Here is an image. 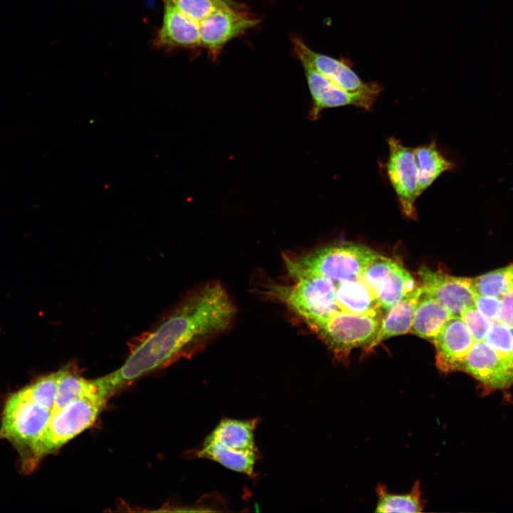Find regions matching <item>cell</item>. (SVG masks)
<instances>
[{"instance_id": "obj_26", "label": "cell", "mask_w": 513, "mask_h": 513, "mask_svg": "<svg viewBox=\"0 0 513 513\" xmlns=\"http://www.w3.org/2000/svg\"><path fill=\"white\" fill-rule=\"evenodd\" d=\"M475 306L490 322L495 321L499 314L501 301L497 297L480 295L476 293Z\"/></svg>"}, {"instance_id": "obj_17", "label": "cell", "mask_w": 513, "mask_h": 513, "mask_svg": "<svg viewBox=\"0 0 513 513\" xmlns=\"http://www.w3.org/2000/svg\"><path fill=\"white\" fill-rule=\"evenodd\" d=\"M452 316L445 306L422 292L414 312L410 332L432 341Z\"/></svg>"}, {"instance_id": "obj_2", "label": "cell", "mask_w": 513, "mask_h": 513, "mask_svg": "<svg viewBox=\"0 0 513 513\" xmlns=\"http://www.w3.org/2000/svg\"><path fill=\"white\" fill-rule=\"evenodd\" d=\"M378 254L368 247L345 242L320 247L296 256L284 257L286 270L294 280L323 277L334 284L361 279L363 272Z\"/></svg>"}, {"instance_id": "obj_7", "label": "cell", "mask_w": 513, "mask_h": 513, "mask_svg": "<svg viewBox=\"0 0 513 513\" xmlns=\"http://www.w3.org/2000/svg\"><path fill=\"white\" fill-rule=\"evenodd\" d=\"M383 309H388L409 295L418 286L400 263L378 254L361 277Z\"/></svg>"}, {"instance_id": "obj_15", "label": "cell", "mask_w": 513, "mask_h": 513, "mask_svg": "<svg viewBox=\"0 0 513 513\" xmlns=\"http://www.w3.org/2000/svg\"><path fill=\"white\" fill-rule=\"evenodd\" d=\"M159 40L162 44L167 46H200V23L185 15L171 0H167Z\"/></svg>"}, {"instance_id": "obj_23", "label": "cell", "mask_w": 513, "mask_h": 513, "mask_svg": "<svg viewBox=\"0 0 513 513\" xmlns=\"http://www.w3.org/2000/svg\"><path fill=\"white\" fill-rule=\"evenodd\" d=\"M185 15L200 22L214 12L237 6L231 0H171Z\"/></svg>"}, {"instance_id": "obj_10", "label": "cell", "mask_w": 513, "mask_h": 513, "mask_svg": "<svg viewBox=\"0 0 513 513\" xmlns=\"http://www.w3.org/2000/svg\"><path fill=\"white\" fill-rule=\"evenodd\" d=\"M423 293L445 306L453 316L475 304L476 292L473 279L452 276L421 267L418 271Z\"/></svg>"}, {"instance_id": "obj_19", "label": "cell", "mask_w": 513, "mask_h": 513, "mask_svg": "<svg viewBox=\"0 0 513 513\" xmlns=\"http://www.w3.org/2000/svg\"><path fill=\"white\" fill-rule=\"evenodd\" d=\"M336 298L341 311L368 314L383 309L368 286L361 279L335 284Z\"/></svg>"}, {"instance_id": "obj_18", "label": "cell", "mask_w": 513, "mask_h": 513, "mask_svg": "<svg viewBox=\"0 0 513 513\" xmlns=\"http://www.w3.org/2000/svg\"><path fill=\"white\" fill-rule=\"evenodd\" d=\"M414 153L418 172V196L443 172L454 170L457 166L440 152L435 141L418 146Z\"/></svg>"}, {"instance_id": "obj_12", "label": "cell", "mask_w": 513, "mask_h": 513, "mask_svg": "<svg viewBox=\"0 0 513 513\" xmlns=\"http://www.w3.org/2000/svg\"><path fill=\"white\" fill-rule=\"evenodd\" d=\"M259 21L234 7L219 9L200 22V46L217 56L228 41L255 26Z\"/></svg>"}, {"instance_id": "obj_5", "label": "cell", "mask_w": 513, "mask_h": 513, "mask_svg": "<svg viewBox=\"0 0 513 513\" xmlns=\"http://www.w3.org/2000/svg\"><path fill=\"white\" fill-rule=\"evenodd\" d=\"M295 281L291 285L273 284L268 292L299 316L309 328L341 311L336 285L330 279L315 276Z\"/></svg>"}, {"instance_id": "obj_8", "label": "cell", "mask_w": 513, "mask_h": 513, "mask_svg": "<svg viewBox=\"0 0 513 513\" xmlns=\"http://www.w3.org/2000/svg\"><path fill=\"white\" fill-rule=\"evenodd\" d=\"M388 157L385 165L387 176L406 218L417 219L418 172L414 149L405 146L395 137L388 139Z\"/></svg>"}, {"instance_id": "obj_25", "label": "cell", "mask_w": 513, "mask_h": 513, "mask_svg": "<svg viewBox=\"0 0 513 513\" xmlns=\"http://www.w3.org/2000/svg\"><path fill=\"white\" fill-rule=\"evenodd\" d=\"M460 316L468 328L474 341L484 339L491 322L477 309L475 304L465 309Z\"/></svg>"}, {"instance_id": "obj_22", "label": "cell", "mask_w": 513, "mask_h": 513, "mask_svg": "<svg viewBox=\"0 0 513 513\" xmlns=\"http://www.w3.org/2000/svg\"><path fill=\"white\" fill-rule=\"evenodd\" d=\"M478 294L500 298L513 285V264L473 279Z\"/></svg>"}, {"instance_id": "obj_14", "label": "cell", "mask_w": 513, "mask_h": 513, "mask_svg": "<svg viewBox=\"0 0 513 513\" xmlns=\"http://www.w3.org/2000/svg\"><path fill=\"white\" fill-rule=\"evenodd\" d=\"M294 46L300 60L308 63L343 89L351 93H380L379 85L363 81L342 61L315 52L299 38L294 41Z\"/></svg>"}, {"instance_id": "obj_9", "label": "cell", "mask_w": 513, "mask_h": 513, "mask_svg": "<svg viewBox=\"0 0 513 513\" xmlns=\"http://www.w3.org/2000/svg\"><path fill=\"white\" fill-rule=\"evenodd\" d=\"M300 61L313 99V106L309 112L311 120H317L322 110L326 108L353 105L365 110H370L379 95L376 93L348 92L306 61Z\"/></svg>"}, {"instance_id": "obj_1", "label": "cell", "mask_w": 513, "mask_h": 513, "mask_svg": "<svg viewBox=\"0 0 513 513\" xmlns=\"http://www.w3.org/2000/svg\"><path fill=\"white\" fill-rule=\"evenodd\" d=\"M236 311L226 290L217 283L195 290L149 330L133 339L125 363L94 379L108 400L135 379L193 354L212 337L226 330Z\"/></svg>"}, {"instance_id": "obj_13", "label": "cell", "mask_w": 513, "mask_h": 513, "mask_svg": "<svg viewBox=\"0 0 513 513\" xmlns=\"http://www.w3.org/2000/svg\"><path fill=\"white\" fill-rule=\"evenodd\" d=\"M435 363L445 373L461 370L474 339L460 316H453L432 340Z\"/></svg>"}, {"instance_id": "obj_16", "label": "cell", "mask_w": 513, "mask_h": 513, "mask_svg": "<svg viewBox=\"0 0 513 513\" xmlns=\"http://www.w3.org/2000/svg\"><path fill=\"white\" fill-rule=\"evenodd\" d=\"M422 292V289L418 286L409 295L385 310L368 351L390 337L410 331L414 312Z\"/></svg>"}, {"instance_id": "obj_27", "label": "cell", "mask_w": 513, "mask_h": 513, "mask_svg": "<svg viewBox=\"0 0 513 513\" xmlns=\"http://www.w3.org/2000/svg\"></svg>"}, {"instance_id": "obj_4", "label": "cell", "mask_w": 513, "mask_h": 513, "mask_svg": "<svg viewBox=\"0 0 513 513\" xmlns=\"http://www.w3.org/2000/svg\"><path fill=\"white\" fill-rule=\"evenodd\" d=\"M105 403L106 400L101 398H81L51 413L49 421L23 467L24 470L31 472L43 457L56 452L91 426Z\"/></svg>"}, {"instance_id": "obj_24", "label": "cell", "mask_w": 513, "mask_h": 513, "mask_svg": "<svg viewBox=\"0 0 513 513\" xmlns=\"http://www.w3.org/2000/svg\"><path fill=\"white\" fill-rule=\"evenodd\" d=\"M484 338L503 359L513 365V333L509 327L499 321H494Z\"/></svg>"}, {"instance_id": "obj_6", "label": "cell", "mask_w": 513, "mask_h": 513, "mask_svg": "<svg viewBox=\"0 0 513 513\" xmlns=\"http://www.w3.org/2000/svg\"><path fill=\"white\" fill-rule=\"evenodd\" d=\"M382 311L368 314H354L339 311L311 326L336 359L347 361L356 348L368 350L377 333L383 318Z\"/></svg>"}, {"instance_id": "obj_21", "label": "cell", "mask_w": 513, "mask_h": 513, "mask_svg": "<svg viewBox=\"0 0 513 513\" xmlns=\"http://www.w3.org/2000/svg\"><path fill=\"white\" fill-rule=\"evenodd\" d=\"M376 512H420L423 510L420 484L417 482L406 494H392L383 485L377 487Z\"/></svg>"}, {"instance_id": "obj_3", "label": "cell", "mask_w": 513, "mask_h": 513, "mask_svg": "<svg viewBox=\"0 0 513 513\" xmlns=\"http://www.w3.org/2000/svg\"><path fill=\"white\" fill-rule=\"evenodd\" d=\"M257 423L256 419L221 420L204 439L197 456L251 477L255 476L258 450L254 430Z\"/></svg>"}, {"instance_id": "obj_11", "label": "cell", "mask_w": 513, "mask_h": 513, "mask_svg": "<svg viewBox=\"0 0 513 513\" xmlns=\"http://www.w3.org/2000/svg\"><path fill=\"white\" fill-rule=\"evenodd\" d=\"M460 371L472 375L489 388H504L513 383V365L483 340L474 341Z\"/></svg>"}, {"instance_id": "obj_20", "label": "cell", "mask_w": 513, "mask_h": 513, "mask_svg": "<svg viewBox=\"0 0 513 513\" xmlns=\"http://www.w3.org/2000/svg\"><path fill=\"white\" fill-rule=\"evenodd\" d=\"M58 371V387L54 405L51 413L56 412L68 403L81 398H103L93 380H87L67 366Z\"/></svg>"}]
</instances>
